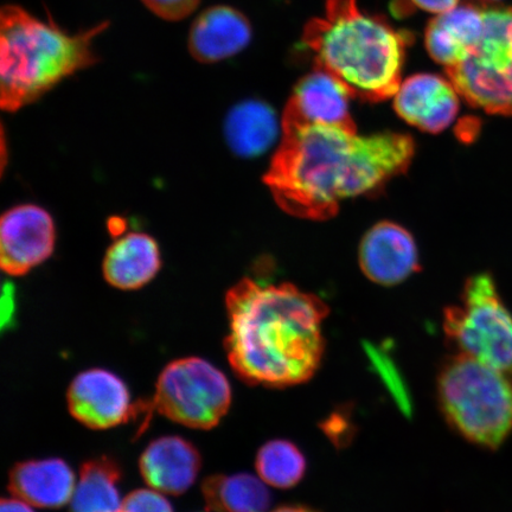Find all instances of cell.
<instances>
[{"mask_svg": "<svg viewBox=\"0 0 512 512\" xmlns=\"http://www.w3.org/2000/svg\"><path fill=\"white\" fill-rule=\"evenodd\" d=\"M283 139L265 176L275 202L307 220L334 217L341 202L380 190L407 171L413 139L386 132L358 136L350 128L306 123L284 112Z\"/></svg>", "mask_w": 512, "mask_h": 512, "instance_id": "1", "label": "cell"}, {"mask_svg": "<svg viewBox=\"0 0 512 512\" xmlns=\"http://www.w3.org/2000/svg\"><path fill=\"white\" fill-rule=\"evenodd\" d=\"M230 366L241 380L270 388L312 379L322 363L329 307L291 284L245 278L227 293Z\"/></svg>", "mask_w": 512, "mask_h": 512, "instance_id": "2", "label": "cell"}, {"mask_svg": "<svg viewBox=\"0 0 512 512\" xmlns=\"http://www.w3.org/2000/svg\"><path fill=\"white\" fill-rule=\"evenodd\" d=\"M408 36L357 0H326L325 16L306 24L303 42L316 69L334 76L351 96L379 102L398 93Z\"/></svg>", "mask_w": 512, "mask_h": 512, "instance_id": "3", "label": "cell"}, {"mask_svg": "<svg viewBox=\"0 0 512 512\" xmlns=\"http://www.w3.org/2000/svg\"><path fill=\"white\" fill-rule=\"evenodd\" d=\"M108 23L70 35L53 19L42 21L18 5L0 14V105L16 112L98 61L94 38Z\"/></svg>", "mask_w": 512, "mask_h": 512, "instance_id": "4", "label": "cell"}, {"mask_svg": "<svg viewBox=\"0 0 512 512\" xmlns=\"http://www.w3.org/2000/svg\"><path fill=\"white\" fill-rule=\"evenodd\" d=\"M510 375L469 356L447 358L438 376V401L462 437L491 450L512 432Z\"/></svg>", "mask_w": 512, "mask_h": 512, "instance_id": "5", "label": "cell"}, {"mask_svg": "<svg viewBox=\"0 0 512 512\" xmlns=\"http://www.w3.org/2000/svg\"><path fill=\"white\" fill-rule=\"evenodd\" d=\"M230 403L232 387L222 371L202 358L188 357L164 368L152 399L134 405V418L144 414L146 427L158 413L185 427L210 430L220 424Z\"/></svg>", "mask_w": 512, "mask_h": 512, "instance_id": "6", "label": "cell"}, {"mask_svg": "<svg viewBox=\"0 0 512 512\" xmlns=\"http://www.w3.org/2000/svg\"><path fill=\"white\" fill-rule=\"evenodd\" d=\"M444 331L456 354L512 376V315L491 275L467 279L459 304L445 310Z\"/></svg>", "mask_w": 512, "mask_h": 512, "instance_id": "7", "label": "cell"}, {"mask_svg": "<svg viewBox=\"0 0 512 512\" xmlns=\"http://www.w3.org/2000/svg\"><path fill=\"white\" fill-rule=\"evenodd\" d=\"M484 18L476 46L446 74L467 104L512 117V8H484Z\"/></svg>", "mask_w": 512, "mask_h": 512, "instance_id": "8", "label": "cell"}, {"mask_svg": "<svg viewBox=\"0 0 512 512\" xmlns=\"http://www.w3.org/2000/svg\"><path fill=\"white\" fill-rule=\"evenodd\" d=\"M55 241V223L47 210L35 204L12 208L0 221V266L21 277L50 258Z\"/></svg>", "mask_w": 512, "mask_h": 512, "instance_id": "9", "label": "cell"}, {"mask_svg": "<svg viewBox=\"0 0 512 512\" xmlns=\"http://www.w3.org/2000/svg\"><path fill=\"white\" fill-rule=\"evenodd\" d=\"M68 408L74 418L93 430H107L134 418V405L123 380L111 371H83L70 383Z\"/></svg>", "mask_w": 512, "mask_h": 512, "instance_id": "10", "label": "cell"}, {"mask_svg": "<svg viewBox=\"0 0 512 512\" xmlns=\"http://www.w3.org/2000/svg\"><path fill=\"white\" fill-rule=\"evenodd\" d=\"M394 107L408 124L428 133H440L459 112V93L450 79L418 74L401 83Z\"/></svg>", "mask_w": 512, "mask_h": 512, "instance_id": "11", "label": "cell"}, {"mask_svg": "<svg viewBox=\"0 0 512 512\" xmlns=\"http://www.w3.org/2000/svg\"><path fill=\"white\" fill-rule=\"evenodd\" d=\"M360 265L374 283L398 285L418 272V248L411 233L399 224L377 223L361 242Z\"/></svg>", "mask_w": 512, "mask_h": 512, "instance_id": "12", "label": "cell"}, {"mask_svg": "<svg viewBox=\"0 0 512 512\" xmlns=\"http://www.w3.org/2000/svg\"><path fill=\"white\" fill-rule=\"evenodd\" d=\"M252 40V25L239 10L216 5L192 23L189 51L201 63H216L239 54Z\"/></svg>", "mask_w": 512, "mask_h": 512, "instance_id": "13", "label": "cell"}, {"mask_svg": "<svg viewBox=\"0 0 512 512\" xmlns=\"http://www.w3.org/2000/svg\"><path fill=\"white\" fill-rule=\"evenodd\" d=\"M140 473L151 489L166 495H182L195 483L201 456L195 446L179 437L159 438L140 457Z\"/></svg>", "mask_w": 512, "mask_h": 512, "instance_id": "14", "label": "cell"}, {"mask_svg": "<svg viewBox=\"0 0 512 512\" xmlns=\"http://www.w3.org/2000/svg\"><path fill=\"white\" fill-rule=\"evenodd\" d=\"M350 98L347 88L334 76L316 69L297 83L285 112L306 123L356 130L349 110Z\"/></svg>", "mask_w": 512, "mask_h": 512, "instance_id": "15", "label": "cell"}, {"mask_svg": "<svg viewBox=\"0 0 512 512\" xmlns=\"http://www.w3.org/2000/svg\"><path fill=\"white\" fill-rule=\"evenodd\" d=\"M76 483L73 470L61 459L28 460L12 469L9 490L32 507L55 509L72 501Z\"/></svg>", "mask_w": 512, "mask_h": 512, "instance_id": "16", "label": "cell"}, {"mask_svg": "<svg viewBox=\"0 0 512 512\" xmlns=\"http://www.w3.org/2000/svg\"><path fill=\"white\" fill-rule=\"evenodd\" d=\"M162 267L158 243L149 234L125 233L107 249L104 277L119 290H138L151 283Z\"/></svg>", "mask_w": 512, "mask_h": 512, "instance_id": "17", "label": "cell"}, {"mask_svg": "<svg viewBox=\"0 0 512 512\" xmlns=\"http://www.w3.org/2000/svg\"><path fill=\"white\" fill-rule=\"evenodd\" d=\"M484 24V8L475 4L458 5L437 15L426 29L428 54L445 69L454 66L476 46Z\"/></svg>", "mask_w": 512, "mask_h": 512, "instance_id": "18", "label": "cell"}, {"mask_svg": "<svg viewBox=\"0 0 512 512\" xmlns=\"http://www.w3.org/2000/svg\"><path fill=\"white\" fill-rule=\"evenodd\" d=\"M224 133L236 155L245 158L260 156L271 149L278 137L277 115L265 102H240L230 110Z\"/></svg>", "mask_w": 512, "mask_h": 512, "instance_id": "19", "label": "cell"}, {"mask_svg": "<svg viewBox=\"0 0 512 512\" xmlns=\"http://www.w3.org/2000/svg\"><path fill=\"white\" fill-rule=\"evenodd\" d=\"M207 507L216 512H267L271 495L260 477L239 475L208 477L202 485Z\"/></svg>", "mask_w": 512, "mask_h": 512, "instance_id": "20", "label": "cell"}, {"mask_svg": "<svg viewBox=\"0 0 512 512\" xmlns=\"http://www.w3.org/2000/svg\"><path fill=\"white\" fill-rule=\"evenodd\" d=\"M256 471L267 485L290 489L303 479L306 460L299 448L287 440H272L256 456Z\"/></svg>", "mask_w": 512, "mask_h": 512, "instance_id": "21", "label": "cell"}, {"mask_svg": "<svg viewBox=\"0 0 512 512\" xmlns=\"http://www.w3.org/2000/svg\"><path fill=\"white\" fill-rule=\"evenodd\" d=\"M123 512H174V508L162 492L140 489L126 496Z\"/></svg>", "mask_w": 512, "mask_h": 512, "instance_id": "22", "label": "cell"}, {"mask_svg": "<svg viewBox=\"0 0 512 512\" xmlns=\"http://www.w3.org/2000/svg\"><path fill=\"white\" fill-rule=\"evenodd\" d=\"M153 14L165 21H182L194 12L200 0H142Z\"/></svg>", "mask_w": 512, "mask_h": 512, "instance_id": "23", "label": "cell"}, {"mask_svg": "<svg viewBox=\"0 0 512 512\" xmlns=\"http://www.w3.org/2000/svg\"><path fill=\"white\" fill-rule=\"evenodd\" d=\"M409 2L418 9L440 15L456 8L460 0H409Z\"/></svg>", "mask_w": 512, "mask_h": 512, "instance_id": "24", "label": "cell"}, {"mask_svg": "<svg viewBox=\"0 0 512 512\" xmlns=\"http://www.w3.org/2000/svg\"><path fill=\"white\" fill-rule=\"evenodd\" d=\"M0 512H35L32 505L17 497L3 499Z\"/></svg>", "mask_w": 512, "mask_h": 512, "instance_id": "25", "label": "cell"}, {"mask_svg": "<svg viewBox=\"0 0 512 512\" xmlns=\"http://www.w3.org/2000/svg\"><path fill=\"white\" fill-rule=\"evenodd\" d=\"M271 512H316L305 507H283Z\"/></svg>", "mask_w": 512, "mask_h": 512, "instance_id": "26", "label": "cell"}, {"mask_svg": "<svg viewBox=\"0 0 512 512\" xmlns=\"http://www.w3.org/2000/svg\"><path fill=\"white\" fill-rule=\"evenodd\" d=\"M489 2H496V0H489Z\"/></svg>", "mask_w": 512, "mask_h": 512, "instance_id": "27", "label": "cell"}]
</instances>
